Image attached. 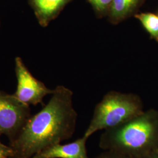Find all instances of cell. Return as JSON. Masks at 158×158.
<instances>
[{
  "mask_svg": "<svg viewBox=\"0 0 158 158\" xmlns=\"http://www.w3.org/2000/svg\"><path fill=\"white\" fill-rule=\"evenodd\" d=\"M73 96L69 89L57 86L48 104L29 118L12 140L10 158H32L46 148L70 138L77 119Z\"/></svg>",
  "mask_w": 158,
  "mask_h": 158,
  "instance_id": "1",
  "label": "cell"
},
{
  "mask_svg": "<svg viewBox=\"0 0 158 158\" xmlns=\"http://www.w3.org/2000/svg\"><path fill=\"white\" fill-rule=\"evenodd\" d=\"M30 116L29 106L15 96L0 91V134L15 138Z\"/></svg>",
  "mask_w": 158,
  "mask_h": 158,
  "instance_id": "4",
  "label": "cell"
},
{
  "mask_svg": "<svg viewBox=\"0 0 158 158\" xmlns=\"http://www.w3.org/2000/svg\"><path fill=\"white\" fill-rule=\"evenodd\" d=\"M145 0H113L107 17L113 25H117L135 15Z\"/></svg>",
  "mask_w": 158,
  "mask_h": 158,
  "instance_id": "8",
  "label": "cell"
},
{
  "mask_svg": "<svg viewBox=\"0 0 158 158\" xmlns=\"http://www.w3.org/2000/svg\"><path fill=\"white\" fill-rule=\"evenodd\" d=\"M143 112L141 100L136 94L109 91L96 105L83 136L88 139L98 131L118 126Z\"/></svg>",
  "mask_w": 158,
  "mask_h": 158,
  "instance_id": "3",
  "label": "cell"
},
{
  "mask_svg": "<svg viewBox=\"0 0 158 158\" xmlns=\"http://www.w3.org/2000/svg\"><path fill=\"white\" fill-rule=\"evenodd\" d=\"M11 147H8L0 141V158H10L12 155Z\"/></svg>",
  "mask_w": 158,
  "mask_h": 158,
  "instance_id": "12",
  "label": "cell"
},
{
  "mask_svg": "<svg viewBox=\"0 0 158 158\" xmlns=\"http://www.w3.org/2000/svg\"><path fill=\"white\" fill-rule=\"evenodd\" d=\"M134 17L141 23L151 38L158 42V15L146 12L136 14Z\"/></svg>",
  "mask_w": 158,
  "mask_h": 158,
  "instance_id": "9",
  "label": "cell"
},
{
  "mask_svg": "<svg viewBox=\"0 0 158 158\" xmlns=\"http://www.w3.org/2000/svg\"><path fill=\"white\" fill-rule=\"evenodd\" d=\"M99 18L107 16L113 0H88Z\"/></svg>",
  "mask_w": 158,
  "mask_h": 158,
  "instance_id": "10",
  "label": "cell"
},
{
  "mask_svg": "<svg viewBox=\"0 0 158 158\" xmlns=\"http://www.w3.org/2000/svg\"><path fill=\"white\" fill-rule=\"evenodd\" d=\"M99 146L136 158L158 149V111H143L115 127L104 130Z\"/></svg>",
  "mask_w": 158,
  "mask_h": 158,
  "instance_id": "2",
  "label": "cell"
},
{
  "mask_svg": "<svg viewBox=\"0 0 158 158\" xmlns=\"http://www.w3.org/2000/svg\"><path fill=\"white\" fill-rule=\"evenodd\" d=\"M15 63L17 87L14 95L19 100L28 106H36L42 103L45 96L53 93V90L48 89L44 83L34 77L21 58L17 57Z\"/></svg>",
  "mask_w": 158,
  "mask_h": 158,
  "instance_id": "5",
  "label": "cell"
},
{
  "mask_svg": "<svg viewBox=\"0 0 158 158\" xmlns=\"http://www.w3.org/2000/svg\"><path fill=\"white\" fill-rule=\"evenodd\" d=\"M94 158H132L124 153L115 151L107 150Z\"/></svg>",
  "mask_w": 158,
  "mask_h": 158,
  "instance_id": "11",
  "label": "cell"
},
{
  "mask_svg": "<svg viewBox=\"0 0 158 158\" xmlns=\"http://www.w3.org/2000/svg\"><path fill=\"white\" fill-rule=\"evenodd\" d=\"M71 0H30L40 25L48 26Z\"/></svg>",
  "mask_w": 158,
  "mask_h": 158,
  "instance_id": "7",
  "label": "cell"
},
{
  "mask_svg": "<svg viewBox=\"0 0 158 158\" xmlns=\"http://www.w3.org/2000/svg\"><path fill=\"white\" fill-rule=\"evenodd\" d=\"M136 158H158V149L141 157Z\"/></svg>",
  "mask_w": 158,
  "mask_h": 158,
  "instance_id": "13",
  "label": "cell"
},
{
  "mask_svg": "<svg viewBox=\"0 0 158 158\" xmlns=\"http://www.w3.org/2000/svg\"><path fill=\"white\" fill-rule=\"evenodd\" d=\"M87 139L83 136L69 143H58L35 155L32 158H89L86 148Z\"/></svg>",
  "mask_w": 158,
  "mask_h": 158,
  "instance_id": "6",
  "label": "cell"
}]
</instances>
